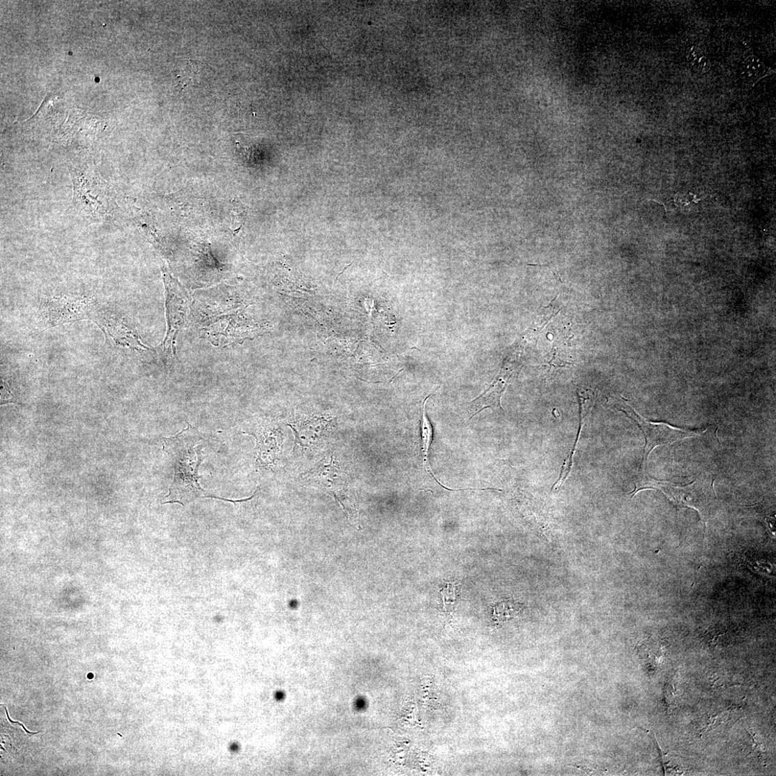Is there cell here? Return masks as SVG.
<instances>
[{
  "label": "cell",
  "instance_id": "5",
  "mask_svg": "<svg viewBox=\"0 0 776 776\" xmlns=\"http://www.w3.org/2000/svg\"><path fill=\"white\" fill-rule=\"evenodd\" d=\"M92 321L116 345L149 353L153 349L141 340L134 327L123 317L101 304Z\"/></svg>",
  "mask_w": 776,
  "mask_h": 776
},
{
  "label": "cell",
  "instance_id": "13",
  "mask_svg": "<svg viewBox=\"0 0 776 776\" xmlns=\"http://www.w3.org/2000/svg\"><path fill=\"white\" fill-rule=\"evenodd\" d=\"M5 709H6V713H7V715H8V720H10V722H11L12 723H15V724H18L21 725V726H22V728H23V730H24V731H26V732L27 733H29V734H33V735H36V734H37V733H31V732L28 731H27V729H26V727H25L24 726H23V724H21L20 722H13V721H12V720H11V719L10 718V717H9V715H8V713L7 708H5Z\"/></svg>",
  "mask_w": 776,
  "mask_h": 776
},
{
  "label": "cell",
  "instance_id": "1",
  "mask_svg": "<svg viewBox=\"0 0 776 776\" xmlns=\"http://www.w3.org/2000/svg\"><path fill=\"white\" fill-rule=\"evenodd\" d=\"M204 439L189 425L175 436L163 439V448L174 467V480L167 500L162 504L178 503L185 506L199 498L207 497L201 487L199 467L205 459Z\"/></svg>",
  "mask_w": 776,
  "mask_h": 776
},
{
  "label": "cell",
  "instance_id": "3",
  "mask_svg": "<svg viewBox=\"0 0 776 776\" xmlns=\"http://www.w3.org/2000/svg\"><path fill=\"white\" fill-rule=\"evenodd\" d=\"M162 277L166 289L168 323L167 334L162 343V351L165 356L174 358L176 339L189 314L190 298L179 282L164 268Z\"/></svg>",
  "mask_w": 776,
  "mask_h": 776
},
{
  "label": "cell",
  "instance_id": "4",
  "mask_svg": "<svg viewBox=\"0 0 776 776\" xmlns=\"http://www.w3.org/2000/svg\"><path fill=\"white\" fill-rule=\"evenodd\" d=\"M623 402L616 404L615 407L637 422L646 438L642 467L647 469L648 459L651 452L658 446L671 444L688 438L699 436L703 434L700 431H689L671 427L665 423L650 422L640 416L623 398Z\"/></svg>",
  "mask_w": 776,
  "mask_h": 776
},
{
  "label": "cell",
  "instance_id": "8",
  "mask_svg": "<svg viewBox=\"0 0 776 776\" xmlns=\"http://www.w3.org/2000/svg\"><path fill=\"white\" fill-rule=\"evenodd\" d=\"M768 73L769 68L766 66L759 59L750 56L742 63L740 77L743 84L751 86L768 75Z\"/></svg>",
  "mask_w": 776,
  "mask_h": 776
},
{
  "label": "cell",
  "instance_id": "7",
  "mask_svg": "<svg viewBox=\"0 0 776 776\" xmlns=\"http://www.w3.org/2000/svg\"><path fill=\"white\" fill-rule=\"evenodd\" d=\"M430 396L431 395L428 396L425 400V405H423V417H422V420H421V427H420V429H421V434H421V440H422V446H421L422 450H421V452H422L423 456V462H425L426 472H427V473L436 482H437V483L441 487H442L443 488H444L446 489H449L450 491H453L454 489H450L448 487H446L443 486V485H441L440 483V482L438 481V480L435 478V476H434V474L432 473V466H431V465L429 462V451H430V449H431V445L432 443L433 436H434L433 427H432V423H431L429 418H428V416L427 415V409H426L427 400L429 398Z\"/></svg>",
  "mask_w": 776,
  "mask_h": 776
},
{
  "label": "cell",
  "instance_id": "6",
  "mask_svg": "<svg viewBox=\"0 0 776 776\" xmlns=\"http://www.w3.org/2000/svg\"><path fill=\"white\" fill-rule=\"evenodd\" d=\"M517 372L519 367L514 364L505 363L496 380L489 388L472 402L469 410L473 415L469 418H473L482 410L488 408L503 411L501 406L502 396Z\"/></svg>",
  "mask_w": 776,
  "mask_h": 776
},
{
  "label": "cell",
  "instance_id": "10",
  "mask_svg": "<svg viewBox=\"0 0 776 776\" xmlns=\"http://www.w3.org/2000/svg\"><path fill=\"white\" fill-rule=\"evenodd\" d=\"M583 412H584L583 407L579 406V417H580V421L579 422L580 423H579V432H578L577 436V439H576V441H575V443L573 446V448L572 449L568 457L567 458V459L565 460V462H564V463L563 464V466H562V469H561V474L559 476V478H558V480L556 482V483L553 485V487L551 488V492L559 490L561 487L563 485L564 482H565V481L567 480L570 474L572 472V468L573 462H574V457H575V452H576L577 443H578V441L579 439V436H580L581 430V428H582V426H583L584 420L586 417L583 415Z\"/></svg>",
  "mask_w": 776,
  "mask_h": 776
},
{
  "label": "cell",
  "instance_id": "12",
  "mask_svg": "<svg viewBox=\"0 0 776 776\" xmlns=\"http://www.w3.org/2000/svg\"><path fill=\"white\" fill-rule=\"evenodd\" d=\"M289 426L291 428V429L294 431V434H295V443H296L295 446L296 445H298V446H301V448H305V444L303 443V441H301V439H300V438L298 435V432L292 425H289Z\"/></svg>",
  "mask_w": 776,
  "mask_h": 776
},
{
  "label": "cell",
  "instance_id": "2",
  "mask_svg": "<svg viewBox=\"0 0 776 776\" xmlns=\"http://www.w3.org/2000/svg\"><path fill=\"white\" fill-rule=\"evenodd\" d=\"M100 305L95 297L69 295L45 297L38 310V326L45 330L81 320L92 321Z\"/></svg>",
  "mask_w": 776,
  "mask_h": 776
},
{
  "label": "cell",
  "instance_id": "9",
  "mask_svg": "<svg viewBox=\"0 0 776 776\" xmlns=\"http://www.w3.org/2000/svg\"><path fill=\"white\" fill-rule=\"evenodd\" d=\"M173 73L177 84L176 87L183 90L185 86L195 82L199 75V68L193 60L182 59L176 65Z\"/></svg>",
  "mask_w": 776,
  "mask_h": 776
},
{
  "label": "cell",
  "instance_id": "11",
  "mask_svg": "<svg viewBox=\"0 0 776 776\" xmlns=\"http://www.w3.org/2000/svg\"><path fill=\"white\" fill-rule=\"evenodd\" d=\"M687 59L694 73L704 74L710 69L711 63L709 59L698 47L693 45L687 50Z\"/></svg>",
  "mask_w": 776,
  "mask_h": 776
}]
</instances>
